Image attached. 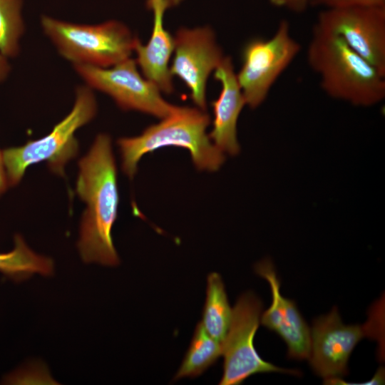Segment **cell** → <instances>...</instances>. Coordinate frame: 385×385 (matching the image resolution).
Segmentation results:
<instances>
[{
  "label": "cell",
  "mask_w": 385,
  "mask_h": 385,
  "mask_svg": "<svg viewBox=\"0 0 385 385\" xmlns=\"http://www.w3.org/2000/svg\"><path fill=\"white\" fill-rule=\"evenodd\" d=\"M207 279L206 299L201 323L211 337L222 343L230 325L232 309L220 275L212 272Z\"/></svg>",
  "instance_id": "16"
},
{
  "label": "cell",
  "mask_w": 385,
  "mask_h": 385,
  "mask_svg": "<svg viewBox=\"0 0 385 385\" xmlns=\"http://www.w3.org/2000/svg\"><path fill=\"white\" fill-rule=\"evenodd\" d=\"M8 186L9 185L4 162L3 152L0 150V195L6 190Z\"/></svg>",
  "instance_id": "21"
},
{
  "label": "cell",
  "mask_w": 385,
  "mask_h": 385,
  "mask_svg": "<svg viewBox=\"0 0 385 385\" xmlns=\"http://www.w3.org/2000/svg\"><path fill=\"white\" fill-rule=\"evenodd\" d=\"M41 25L61 55L74 65L113 66L130 57L137 38L117 21L82 25L44 16Z\"/></svg>",
  "instance_id": "5"
},
{
  "label": "cell",
  "mask_w": 385,
  "mask_h": 385,
  "mask_svg": "<svg viewBox=\"0 0 385 385\" xmlns=\"http://www.w3.org/2000/svg\"><path fill=\"white\" fill-rule=\"evenodd\" d=\"M170 7L179 4L183 0H167Z\"/></svg>",
  "instance_id": "23"
},
{
  "label": "cell",
  "mask_w": 385,
  "mask_h": 385,
  "mask_svg": "<svg viewBox=\"0 0 385 385\" xmlns=\"http://www.w3.org/2000/svg\"><path fill=\"white\" fill-rule=\"evenodd\" d=\"M274 6L286 8L294 12H302L309 6V0H269Z\"/></svg>",
  "instance_id": "20"
},
{
  "label": "cell",
  "mask_w": 385,
  "mask_h": 385,
  "mask_svg": "<svg viewBox=\"0 0 385 385\" xmlns=\"http://www.w3.org/2000/svg\"><path fill=\"white\" fill-rule=\"evenodd\" d=\"M314 26L341 38L385 76V6L326 9Z\"/></svg>",
  "instance_id": "10"
},
{
  "label": "cell",
  "mask_w": 385,
  "mask_h": 385,
  "mask_svg": "<svg viewBox=\"0 0 385 385\" xmlns=\"http://www.w3.org/2000/svg\"><path fill=\"white\" fill-rule=\"evenodd\" d=\"M76 193L86 203L78 249L86 263L117 266L112 229L118 215L117 170L108 135L96 136L88 153L78 161Z\"/></svg>",
  "instance_id": "1"
},
{
  "label": "cell",
  "mask_w": 385,
  "mask_h": 385,
  "mask_svg": "<svg viewBox=\"0 0 385 385\" xmlns=\"http://www.w3.org/2000/svg\"><path fill=\"white\" fill-rule=\"evenodd\" d=\"M214 77L220 82L222 88L218 98L212 103L214 120L209 137L223 153L235 155L240 152L237 123L246 103L229 56H224L215 70Z\"/></svg>",
  "instance_id": "13"
},
{
  "label": "cell",
  "mask_w": 385,
  "mask_h": 385,
  "mask_svg": "<svg viewBox=\"0 0 385 385\" xmlns=\"http://www.w3.org/2000/svg\"><path fill=\"white\" fill-rule=\"evenodd\" d=\"M309 67L329 96L355 106H370L385 97V76L341 38L314 26L307 47Z\"/></svg>",
  "instance_id": "2"
},
{
  "label": "cell",
  "mask_w": 385,
  "mask_h": 385,
  "mask_svg": "<svg viewBox=\"0 0 385 385\" xmlns=\"http://www.w3.org/2000/svg\"><path fill=\"white\" fill-rule=\"evenodd\" d=\"M209 123L210 118L202 110L179 106L175 113L148 127L140 135L120 138L118 145L122 170L133 178L145 154L167 146L188 149L200 170H218L225 155L206 133Z\"/></svg>",
  "instance_id": "3"
},
{
  "label": "cell",
  "mask_w": 385,
  "mask_h": 385,
  "mask_svg": "<svg viewBox=\"0 0 385 385\" xmlns=\"http://www.w3.org/2000/svg\"><path fill=\"white\" fill-rule=\"evenodd\" d=\"M222 352V343L211 337L200 322L174 380L200 376L215 363Z\"/></svg>",
  "instance_id": "17"
},
{
  "label": "cell",
  "mask_w": 385,
  "mask_h": 385,
  "mask_svg": "<svg viewBox=\"0 0 385 385\" xmlns=\"http://www.w3.org/2000/svg\"><path fill=\"white\" fill-rule=\"evenodd\" d=\"M301 50L300 44L291 36L289 25L282 20L269 39L255 38L242 51V64L237 79L246 105L259 106L279 76Z\"/></svg>",
  "instance_id": "6"
},
{
  "label": "cell",
  "mask_w": 385,
  "mask_h": 385,
  "mask_svg": "<svg viewBox=\"0 0 385 385\" xmlns=\"http://www.w3.org/2000/svg\"><path fill=\"white\" fill-rule=\"evenodd\" d=\"M9 70V64L4 56L0 53V81L6 76Z\"/></svg>",
  "instance_id": "22"
},
{
  "label": "cell",
  "mask_w": 385,
  "mask_h": 385,
  "mask_svg": "<svg viewBox=\"0 0 385 385\" xmlns=\"http://www.w3.org/2000/svg\"><path fill=\"white\" fill-rule=\"evenodd\" d=\"M256 273L266 279L272 293V303L260 317V323L275 332L286 342L290 358L307 359L310 351V328L294 301L280 292V282L271 260L265 259L255 266Z\"/></svg>",
  "instance_id": "12"
},
{
  "label": "cell",
  "mask_w": 385,
  "mask_h": 385,
  "mask_svg": "<svg viewBox=\"0 0 385 385\" xmlns=\"http://www.w3.org/2000/svg\"><path fill=\"white\" fill-rule=\"evenodd\" d=\"M262 303L252 292L242 294L232 309L230 325L222 342L224 356L220 385H237L259 373L282 372L298 375V371L284 369L262 359L254 346L260 323Z\"/></svg>",
  "instance_id": "7"
},
{
  "label": "cell",
  "mask_w": 385,
  "mask_h": 385,
  "mask_svg": "<svg viewBox=\"0 0 385 385\" xmlns=\"http://www.w3.org/2000/svg\"><path fill=\"white\" fill-rule=\"evenodd\" d=\"M381 312L376 307L375 317L370 315L367 322L362 325L343 324L336 307L314 320L307 359L314 371L324 379V384L347 374V364L354 348L364 337L377 339L381 331Z\"/></svg>",
  "instance_id": "8"
},
{
  "label": "cell",
  "mask_w": 385,
  "mask_h": 385,
  "mask_svg": "<svg viewBox=\"0 0 385 385\" xmlns=\"http://www.w3.org/2000/svg\"><path fill=\"white\" fill-rule=\"evenodd\" d=\"M75 68L88 87L109 95L122 109L135 110L163 119L179 108L163 98L158 88L140 74L136 62L130 58L111 68L83 64L75 65Z\"/></svg>",
  "instance_id": "9"
},
{
  "label": "cell",
  "mask_w": 385,
  "mask_h": 385,
  "mask_svg": "<svg viewBox=\"0 0 385 385\" xmlns=\"http://www.w3.org/2000/svg\"><path fill=\"white\" fill-rule=\"evenodd\" d=\"M54 271L52 259L31 250L23 237H14V247L7 253H0V272L14 281H21L34 274L50 276Z\"/></svg>",
  "instance_id": "15"
},
{
  "label": "cell",
  "mask_w": 385,
  "mask_h": 385,
  "mask_svg": "<svg viewBox=\"0 0 385 385\" xmlns=\"http://www.w3.org/2000/svg\"><path fill=\"white\" fill-rule=\"evenodd\" d=\"M309 5L324 6L326 9L353 6H385V0H309Z\"/></svg>",
  "instance_id": "19"
},
{
  "label": "cell",
  "mask_w": 385,
  "mask_h": 385,
  "mask_svg": "<svg viewBox=\"0 0 385 385\" xmlns=\"http://www.w3.org/2000/svg\"><path fill=\"white\" fill-rule=\"evenodd\" d=\"M22 0H0V53L14 56L24 31L21 16Z\"/></svg>",
  "instance_id": "18"
},
{
  "label": "cell",
  "mask_w": 385,
  "mask_h": 385,
  "mask_svg": "<svg viewBox=\"0 0 385 385\" xmlns=\"http://www.w3.org/2000/svg\"><path fill=\"white\" fill-rule=\"evenodd\" d=\"M224 58L213 31L206 27L180 28L174 37V57L170 71L189 88L196 106L206 108L207 80Z\"/></svg>",
  "instance_id": "11"
},
{
  "label": "cell",
  "mask_w": 385,
  "mask_h": 385,
  "mask_svg": "<svg viewBox=\"0 0 385 385\" xmlns=\"http://www.w3.org/2000/svg\"><path fill=\"white\" fill-rule=\"evenodd\" d=\"M97 104L90 87H79L71 112L48 135L25 145L4 150L3 157L9 186L16 185L26 169L45 161L51 171L63 175L66 164L78 154L74 133L95 116Z\"/></svg>",
  "instance_id": "4"
},
{
  "label": "cell",
  "mask_w": 385,
  "mask_h": 385,
  "mask_svg": "<svg viewBox=\"0 0 385 385\" xmlns=\"http://www.w3.org/2000/svg\"><path fill=\"white\" fill-rule=\"evenodd\" d=\"M147 6L153 14V28L146 45L135 40L137 63L146 79L160 91L171 93L173 85L169 61L174 51V38L163 26L165 11L170 6L167 0H148Z\"/></svg>",
  "instance_id": "14"
}]
</instances>
